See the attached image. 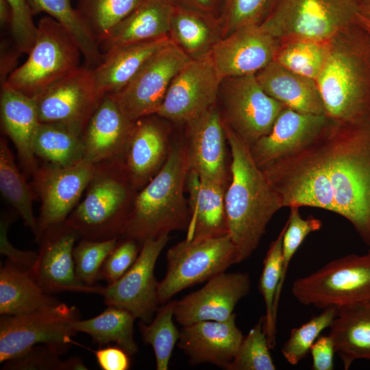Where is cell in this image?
I'll use <instances>...</instances> for the list:
<instances>
[{
    "instance_id": "cell-1",
    "label": "cell",
    "mask_w": 370,
    "mask_h": 370,
    "mask_svg": "<svg viewBox=\"0 0 370 370\" xmlns=\"http://www.w3.org/2000/svg\"><path fill=\"white\" fill-rule=\"evenodd\" d=\"M260 169L283 208L336 213L370 247V120L329 119L310 144Z\"/></svg>"
},
{
    "instance_id": "cell-2",
    "label": "cell",
    "mask_w": 370,
    "mask_h": 370,
    "mask_svg": "<svg viewBox=\"0 0 370 370\" xmlns=\"http://www.w3.org/2000/svg\"><path fill=\"white\" fill-rule=\"evenodd\" d=\"M231 153L230 180L225 194L228 235L236 249V264L258 248L273 215L283 208L280 197L256 164L249 145L223 119Z\"/></svg>"
},
{
    "instance_id": "cell-3",
    "label": "cell",
    "mask_w": 370,
    "mask_h": 370,
    "mask_svg": "<svg viewBox=\"0 0 370 370\" xmlns=\"http://www.w3.org/2000/svg\"><path fill=\"white\" fill-rule=\"evenodd\" d=\"M325 114L331 120H370V37L359 22L330 40L315 79Z\"/></svg>"
},
{
    "instance_id": "cell-4",
    "label": "cell",
    "mask_w": 370,
    "mask_h": 370,
    "mask_svg": "<svg viewBox=\"0 0 370 370\" xmlns=\"http://www.w3.org/2000/svg\"><path fill=\"white\" fill-rule=\"evenodd\" d=\"M188 171L186 142L171 144L161 169L136 193L122 236L142 245L149 238L187 230L190 214L184 188Z\"/></svg>"
},
{
    "instance_id": "cell-5",
    "label": "cell",
    "mask_w": 370,
    "mask_h": 370,
    "mask_svg": "<svg viewBox=\"0 0 370 370\" xmlns=\"http://www.w3.org/2000/svg\"><path fill=\"white\" fill-rule=\"evenodd\" d=\"M136 193L121 158L100 162L95 164L83 199L64 223L82 238L103 241L119 237Z\"/></svg>"
},
{
    "instance_id": "cell-6",
    "label": "cell",
    "mask_w": 370,
    "mask_h": 370,
    "mask_svg": "<svg viewBox=\"0 0 370 370\" xmlns=\"http://www.w3.org/2000/svg\"><path fill=\"white\" fill-rule=\"evenodd\" d=\"M27 54L26 61L3 84L34 99L80 66L82 56L70 33L49 16L39 20L34 44Z\"/></svg>"
},
{
    "instance_id": "cell-7",
    "label": "cell",
    "mask_w": 370,
    "mask_h": 370,
    "mask_svg": "<svg viewBox=\"0 0 370 370\" xmlns=\"http://www.w3.org/2000/svg\"><path fill=\"white\" fill-rule=\"evenodd\" d=\"M361 0H275L260 25L278 40L329 41L358 22Z\"/></svg>"
},
{
    "instance_id": "cell-8",
    "label": "cell",
    "mask_w": 370,
    "mask_h": 370,
    "mask_svg": "<svg viewBox=\"0 0 370 370\" xmlns=\"http://www.w3.org/2000/svg\"><path fill=\"white\" fill-rule=\"evenodd\" d=\"M291 293L305 306L323 310L370 303V249L334 259L295 280Z\"/></svg>"
},
{
    "instance_id": "cell-9",
    "label": "cell",
    "mask_w": 370,
    "mask_h": 370,
    "mask_svg": "<svg viewBox=\"0 0 370 370\" xmlns=\"http://www.w3.org/2000/svg\"><path fill=\"white\" fill-rule=\"evenodd\" d=\"M166 263L165 276L158 282L159 304L236 264V249L228 234L201 239L186 238L169 249Z\"/></svg>"
},
{
    "instance_id": "cell-10",
    "label": "cell",
    "mask_w": 370,
    "mask_h": 370,
    "mask_svg": "<svg viewBox=\"0 0 370 370\" xmlns=\"http://www.w3.org/2000/svg\"><path fill=\"white\" fill-rule=\"evenodd\" d=\"M79 319L74 306L60 302L21 315H1L0 362L14 358L38 344L69 349L77 332L73 323Z\"/></svg>"
},
{
    "instance_id": "cell-11",
    "label": "cell",
    "mask_w": 370,
    "mask_h": 370,
    "mask_svg": "<svg viewBox=\"0 0 370 370\" xmlns=\"http://www.w3.org/2000/svg\"><path fill=\"white\" fill-rule=\"evenodd\" d=\"M219 94L223 119L249 146L270 132L285 108L264 92L255 75L224 78Z\"/></svg>"
},
{
    "instance_id": "cell-12",
    "label": "cell",
    "mask_w": 370,
    "mask_h": 370,
    "mask_svg": "<svg viewBox=\"0 0 370 370\" xmlns=\"http://www.w3.org/2000/svg\"><path fill=\"white\" fill-rule=\"evenodd\" d=\"M95 164L86 160L70 166L47 163L32 175V188L40 200L36 241L49 230L62 224L79 202L92 177Z\"/></svg>"
},
{
    "instance_id": "cell-13",
    "label": "cell",
    "mask_w": 370,
    "mask_h": 370,
    "mask_svg": "<svg viewBox=\"0 0 370 370\" xmlns=\"http://www.w3.org/2000/svg\"><path fill=\"white\" fill-rule=\"evenodd\" d=\"M191 59L172 41L156 52L121 90L112 94L132 121L156 114L173 78Z\"/></svg>"
},
{
    "instance_id": "cell-14",
    "label": "cell",
    "mask_w": 370,
    "mask_h": 370,
    "mask_svg": "<svg viewBox=\"0 0 370 370\" xmlns=\"http://www.w3.org/2000/svg\"><path fill=\"white\" fill-rule=\"evenodd\" d=\"M169 239V234L165 233L146 240L129 270L106 287L95 286L93 293L101 295L108 306L126 309L142 322L149 323L159 304L158 282L154 275V268Z\"/></svg>"
},
{
    "instance_id": "cell-15",
    "label": "cell",
    "mask_w": 370,
    "mask_h": 370,
    "mask_svg": "<svg viewBox=\"0 0 370 370\" xmlns=\"http://www.w3.org/2000/svg\"><path fill=\"white\" fill-rule=\"evenodd\" d=\"M104 96L92 69L79 66L35 98L39 120L64 124L84 132Z\"/></svg>"
},
{
    "instance_id": "cell-16",
    "label": "cell",
    "mask_w": 370,
    "mask_h": 370,
    "mask_svg": "<svg viewBox=\"0 0 370 370\" xmlns=\"http://www.w3.org/2000/svg\"><path fill=\"white\" fill-rule=\"evenodd\" d=\"M222 80L210 56L191 59L173 78L156 115L188 123L217 104Z\"/></svg>"
},
{
    "instance_id": "cell-17",
    "label": "cell",
    "mask_w": 370,
    "mask_h": 370,
    "mask_svg": "<svg viewBox=\"0 0 370 370\" xmlns=\"http://www.w3.org/2000/svg\"><path fill=\"white\" fill-rule=\"evenodd\" d=\"M251 280L244 272L219 273L201 288L176 301L174 317L182 325L201 321H223L250 292Z\"/></svg>"
},
{
    "instance_id": "cell-18",
    "label": "cell",
    "mask_w": 370,
    "mask_h": 370,
    "mask_svg": "<svg viewBox=\"0 0 370 370\" xmlns=\"http://www.w3.org/2000/svg\"><path fill=\"white\" fill-rule=\"evenodd\" d=\"M78 234L64 223L47 231L38 241L40 249L29 270L47 293L94 292V286L82 282L75 271L73 249Z\"/></svg>"
},
{
    "instance_id": "cell-19",
    "label": "cell",
    "mask_w": 370,
    "mask_h": 370,
    "mask_svg": "<svg viewBox=\"0 0 370 370\" xmlns=\"http://www.w3.org/2000/svg\"><path fill=\"white\" fill-rule=\"evenodd\" d=\"M278 45L260 25L248 26L223 37L210 56L222 79L256 75L273 60Z\"/></svg>"
},
{
    "instance_id": "cell-20",
    "label": "cell",
    "mask_w": 370,
    "mask_h": 370,
    "mask_svg": "<svg viewBox=\"0 0 370 370\" xmlns=\"http://www.w3.org/2000/svg\"><path fill=\"white\" fill-rule=\"evenodd\" d=\"M189 170L201 177L227 186V138L217 104L186 123Z\"/></svg>"
},
{
    "instance_id": "cell-21",
    "label": "cell",
    "mask_w": 370,
    "mask_h": 370,
    "mask_svg": "<svg viewBox=\"0 0 370 370\" xmlns=\"http://www.w3.org/2000/svg\"><path fill=\"white\" fill-rule=\"evenodd\" d=\"M329 119L325 114L303 113L285 107L270 132L249 146L254 160L262 168L296 153L320 134Z\"/></svg>"
},
{
    "instance_id": "cell-22",
    "label": "cell",
    "mask_w": 370,
    "mask_h": 370,
    "mask_svg": "<svg viewBox=\"0 0 370 370\" xmlns=\"http://www.w3.org/2000/svg\"><path fill=\"white\" fill-rule=\"evenodd\" d=\"M243 338L234 314L223 321H201L183 326L178 347L192 365L210 363L225 369L235 357Z\"/></svg>"
},
{
    "instance_id": "cell-23",
    "label": "cell",
    "mask_w": 370,
    "mask_h": 370,
    "mask_svg": "<svg viewBox=\"0 0 370 370\" xmlns=\"http://www.w3.org/2000/svg\"><path fill=\"white\" fill-rule=\"evenodd\" d=\"M152 116L135 121L121 158L127 175L137 192L161 169L171 147L167 130Z\"/></svg>"
},
{
    "instance_id": "cell-24",
    "label": "cell",
    "mask_w": 370,
    "mask_h": 370,
    "mask_svg": "<svg viewBox=\"0 0 370 370\" xmlns=\"http://www.w3.org/2000/svg\"><path fill=\"white\" fill-rule=\"evenodd\" d=\"M135 121L125 116L112 94L105 95L83 132L84 159L96 164L122 158Z\"/></svg>"
},
{
    "instance_id": "cell-25",
    "label": "cell",
    "mask_w": 370,
    "mask_h": 370,
    "mask_svg": "<svg viewBox=\"0 0 370 370\" xmlns=\"http://www.w3.org/2000/svg\"><path fill=\"white\" fill-rule=\"evenodd\" d=\"M1 127L17 151L27 175L38 168L33 143L40 124L36 100L7 85H1L0 97Z\"/></svg>"
},
{
    "instance_id": "cell-26",
    "label": "cell",
    "mask_w": 370,
    "mask_h": 370,
    "mask_svg": "<svg viewBox=\"0 0 370 370\" xmlns=\"http://www.w3.org/2000/svg\"><path fill=\"white\" fill-rule=\"evenodd\" d=\"M186 187L190 223L188 239H201L228 234L225 206L227 186L201 177L189 170Z\"/></svg>"
},
{
    "instance_id": "cell-27",
    "label": "cell",
    "mask_w": 370,
    "mask_h": 370,
    "mask_svg": "<svg viewBox=\"0 0 370 370\" xmlns=\"http://www.w3.org/2000/svg\"><path fill=\"white\" fill-rule=\"evenodd\" d=\"M174 4V0H143L99 42L101 51L168 36Z\"/></svg>"
},
{
    "instance_id": "cell-28",
    "label": "cell",
    "mask_w": 370,
    "mask_h": 370,
    "mask_svg": "<svg viewBox=\"0 0 370 370\" xmlns=\"http://www.w3.org/2000/svg\"><path fill=\"white\" fill-rule=\"evenodd\" d=\"M255 76L264 92L285 107L303 113L325 115L315 79L295 73L273 60Z\"/></svg>"
},
{
    "instance_id": "cell-29",
    "label": "cell",
    "mask_w": 370,
    "mask_h": 370,
    "mask_svg": "<svg viewBox=\"0 0 370 370\" xmlns=\"http://www.w3.org/2000/svg\"><path fill=\"white\" fill-rule=\"evenodd\" d=\"M171 42L168 36L121 45L103 53L102 62L92 69L100 90L104 95L118 92L156 52Z\"/></svg>"
},
{
    "instance_id": "cell-30",
    "label": "cell",
    "mask_w": 370,
    "mask_h": 370,
    "mask_svg": "<svg viewBox=\"0 0 370 370\" xmlns=\"http://www.w3.org/2000/svg\"><path fill=\"white\" fill-rule=\"evenodd\" d=\"M169 36L190 59L210 55L223 38L219 17L175 3Z\"/></svg>"
},
{
    "instance_id": "cell-31",
    "label": "cell",
    "mask_w": 370,
    "mask_h": 370,
    "mask_svg": "<svg viewBox=\"0 0 370 370\" xmlns=\"http://www.w3.org/2000/svg\"><path fill=\"white\" fill-rule=\"evenodd\" d=\"M329 329L345 370L356 360H370V303L338 308Z\"/></svg>"
},
{
    "instance_id": "cell-32",
    "label": "cell",
    "mask_w": 370,
    "mask_h": 370,
    "mask_svg": "<svg viewBox=\"0 0 370 370\" xmlns=\"http://www.w3.org/2000/svg\"><path fill=\"white\" fill-rule=\"evenodd\" d=\"M46 293L29 270L8 260L0 269V314L21 315L60 303Z\"/></svg>"
},
{
    "instance_id": "cell-33",
    "label": "cell",
    "mask_w": 370,
    "mask_h": 370,
    "mask_svg": "<svg viewBox=\"0 0 370 370\" xmlns=\"http://www.w3.org/2000/svg\"><path fill=\"white\" fill-rule=\"evenodd\" d=\"M33 147L37 158L58 166H70L84 158L83 132L64 124L40 123Z\"/></svg>"
},
{
    "instance_id": "cell-34",
    "label": "cell",
    "mask_w": 370,
    "mask_h": 370,
    "mask_svg": "<svg viewBox=\"0 0 370 370\" xmlns=\"http://www.w3.org/2000/svg\"><path fill=\"white\" fill-rule=\"evenodd\" d=\"M136 317L126 309L108 306L92 318L73 323L74 330L88 334L99 345L114 343L130 356L138 351L134 338V322Z\"/></svg>"
},
{
    "instance_id": "cell-35",
    "label": "cell",
    "mask_w": 370,
    "mask_h": 370,
    "mask_svg": "<svg viewBox=\"0 0 370 370\" xmlns=\"http://www.w3.org/2000/svg\"><path fill=\"white\" fill-rule=\"evenodd\" d=\"M33 14L45 12L60 23L73 36L86 66L94 69L103 59L99 43L79 10L70 0H27Z\"/></svg>"
},
{
    "instance_id": "cell-36",
    "label": "cell",
    "mask_w": 370,
    "mask_h": 370,
    "mask_svg": "<svg viewBox=\"0 0 370 370\" xmlns=\"http://www.w3.org/2000/svg\"><path fill=\"white\" fill-rule=\"evenodd\" d=\"M0 190L3 197L16 210L36 238L38 222L33 212L36 194L17 167L4 138L0 139Z\"/></svg>"
},
{
    "instance_id": "cell-37",
    "label": "cell",
    "mask_w": 370,
    "mask_h": 370,
    "mask_svg": "<svg viewBox=\"0 0 370 370\" xmlns=\"http://www.w3.org/2000/svg\"><path fill=\"white\" fill-rule=\"evenodd\" d=\"M328 42L304 38L279 40L273 61L299 75L316 79L325 60Z\"/></svg>"
},
{
    "instance_id": "cell-38",
    "label": "cell",
    "mask_w": 370,
    "mask_h": 370,
    "mask_svg": "<svg viewBox=\"0 0 370 370\" xmlns=\"http://www.w3.org/2000/svg\"><path fill=\"white\" fill-rule=\"evenodd\" d=\"M176 300L169 301L158 308L157 314L149 324L140 322L139 329L145 343L154 352L157 370H167L174 347L180 331L175 326L174 317Z\"/></svg>"
},
{
    "instance_id": "cell-39",
    "label": "cell",
    "mask_w": 370,
    "mask_h": 370,
    "mask_svg": "<svg viewBox=\"0 0 370 370\" xmlns=\"http://www.w3.org/2000/svg\"><path fill=\"white\" fill-rule=\"evenodd\" d=\"M286 227L285 223L267 251L259 281V291L265 304L264 330L271 349H274L276 343L277 319L274 316L273 306L282 275V239Z\"/></svg>"
},
{
    "instance_id": "cell-40",
    "label": "cell",
    "mask_w": 370,
    "mask_h": 370,
    "mask_svg": "<svg viewBox=\"0 0 370 370\" xmlns=\"http://www.w3.org/2000/svg\"><path fill=\"white\" fill-rule=\"evenodd\" d=\"M143 0H82L79 12L98 43Z\"/></svg>"
},
{
    "instance_id": "cell-41",
    "label": "cell",
    "mask_w": 370,
    "mask_h": 370,
    "mask_svg": "<svg viewBox=\"0 0 370 370\" xmlns=\"http://www.w3.org/2000/svg\"><path fill=\"white\" fill-rule=\"evenodd\" d=\"M69 349L49 344L33 346L24 354L3 362L7 370H84L88 369L79 357L62 360Z\"/></svg>"
},
{
    "instance_id": "cell-42",
    "label": "cell",
    "mask_w": 370,
    "mask_h": 370,
    "mask_svg": "<svg viewBox=\"0 0 370 370\" xmlns=\"http://www.w3.org/2000/svg\"><path fill=\"white\" fill-rule=\"evenodd\" d=\"M264 315L262 316L244 336L239 349L227 370H275V365L264 330Z\"/></svg>"
},
{
    "instance_id": "cell-43",
    "label": "cell",
    "mask_w": 370,
    "mask_h": 370,
    "mask_svg": "<svg viewBox=\"0 0 370 370\" xmlns=\"http://www.w3.org/2000/svg\"><path fill=\"white\" fill-rule=\"evenodd\" d=\"M337 313L336 308H325L303 325L293 328L281 349L287 362L296 365L303 360L321 333L330 328Z\"/></svg>"
},
{
    "instance_id": "cell-44",
    "label": "cell",
    "mask_w": 370,
    "mask_h": 370,
    "mask_svg": "<svg viewBox=\"0 0 370 370\" xmlns=\"http://www.w3.org/2000/svg\"><path fill=\"white\" fill-rule=\"evenodd\" d=\"M275 0H223L219 18L223 37L241 28L259 25Z\"/></svg>"
},
{
    "instance_id": "cell-45",
    "label": "cell",
    "mask_w": 370,
    "mask_h": 370,
    "mask_svg": "<svg viewBox=\"0 0 370 370\" xmlns=\"http://www.w3.org/2000/svg\"><path fill=\"white\" fill-rule=\"evenodd\" d=\"M119 241V237L95 241L82 238L73 249L75 271L77 278L89 286L99 279L106 259Z\"/></svg>"
},
{
    "instance_id": "cell-46",
    "label": "cell",
    "mask_w": 370,
    "mask_h": 370,
    "mask_svg": "<svg viewBox=\"0 0 370 370\" xmlns=\"http://www.w3.org/2000/svg\"><path fill=\"white\" fill-rule=\"evenodd\" d=\"M12 12L11 33L14 45L21 53H28L37 33V25L27 0H6Z\"/></svg>"
},
{
    "instance_id": "cell-47",
    "label": "cell",
    "mask_w": 370,
    "mask_h": 370,
    "mask_svg": "<svg viewBox=\"0 0 370 370\" xmlns=\"http://www.w3.org/2000/svg\"><path fill=\"white\" fill-rule=\"evenodd\" d=\"M124 238V240L118 241L102 265L99 279L106 280L108 284L121 278L133 265L139 255L141 249L139 245H141L134 238Z\"/></svg>"
},
{
    "instance_id": "cell-48",
    "label": "cell",
    "mask_w": 370,
    "mask_h": 370,
    "mask_svg": "<svg viewBox=\"0 0 370 370\" xmlns=\"http://www.w3.org/2000/svg\"><path fill=\"white\" fill-rule=\"evenodd\" d=\"M9 219H1V254L7 256L8 260L17 267L29 271L36 260L38 252L18 250L10 243L7 236Z\"/></svg>"
},
{
    "instance_id": "cell-49",
    "label": "cell",
    "mask_w": 370,
    "mask_h": 370,
    "mask_svg": "<svg viewBox=\"0 0 370 370\" xmlns=\"http://www.w3.org/2000/svg\"><path fill=\"white\" fill-rule=\"evenodd\" d=\"M97 364L103 370H127L130 368V355L116 346L100 347L93 351Z\"/></svg>"
},
{
    "instance_id": "cell-50",
    "label": "cell",
    "mask_w": 370,
    "mask_h": 370,
    "mask_svg": "<svg viewBox=\"0 0 370 370\" xmlns=\"http://www.w3.org/2000/svg\"><path fill=\"white\" fill-rule=\"evenodd\" d=\"M310 353L312 356V370L334 369V355L336 352L333 341L329 335L319 336L312 344Z\"/></svg>"
},
{
    "instance_id": "cell-51",
    "label": "cell",
    "mask_w": 370,
    "mask_h": 370,
    "mask_svg": "<svg viewBox=\"0 0 370 370\" xmlns=\"http://www.w3.org/2000/svg\"><path fill=\"white\" fill-rule=\"evenodd\" d=\"M174 1L219 17L223 0H174Z\"/></svg>"
},
{
    "instance_id": "cell-52",
    "label": "cell",
    "mask_w": 370,
    "mask_h": 370,
    "mask_svg": "<svg viewBox=\"0 0 370 370\" xmlns=\"http://www.w3.org/2000/svg\"><path fill=\"white\" fill-rule=\"evenodd\" d=\"M12 12L10 7L6 0H0V23L1 26L11 27Z\"/></svg>"
},
{
    "instance_id": "cell-53",
    "label": "cell",
    "mask_w": 370,
    "mask_h": 370,
    "mask_svg": "<svg viewBox=\"0 0 370 370\" xmlns=\"http://www.w3.org/2000/svg\"><path fill=\"white\" fill-rule=\"evenodd\" d=\"M359 16L370 22V0H361Z\"/></svg>"
},
{
    "instance_id": "cell-54",
    "label": "cell",
    "mask_w": 370,
    "mask_h": 370,
    "mask_svg": "<svg viewBox=\"0 0 370 370\" xmlns=\"http://www.w3.org/2000/svg\"><path fill=\"white\" fill-rule=\"evenodd\" d=\"M358 22L367 32L370 37V22L362 18L360 16H358Z\"/></svg>"
}]
</instances>
